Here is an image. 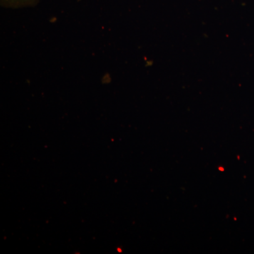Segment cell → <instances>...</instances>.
<instances>
[{
	"label": "cell",
	"instance_id": "6da1fadb",
	"mask_svg": "<svg viewBox=\"0 0 254 254\" xmlns=\"http://www.w3.org/2000/svg\"><path fill=\"white\" fill-rule=\"evenodd\" d=\"M39 1L40 0H0V4L4 8L18 9L35 6Z\"/></svg>",
	"mask_w": 254,
	"mask_h": 254
}]
</instances>
